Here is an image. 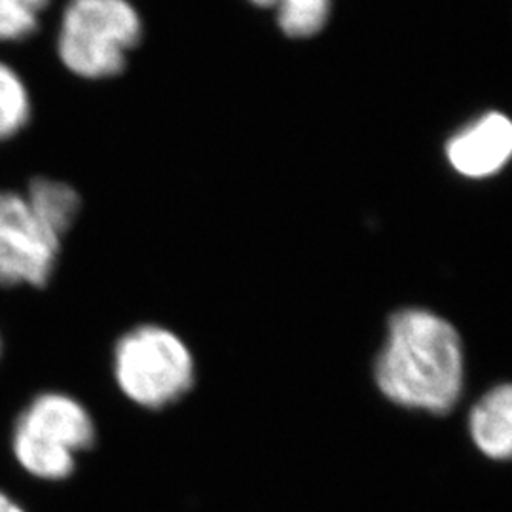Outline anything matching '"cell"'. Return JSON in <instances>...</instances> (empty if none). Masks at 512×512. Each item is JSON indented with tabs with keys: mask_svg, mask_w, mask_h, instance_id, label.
<instances>
[{
	"mask_svg": "<svg viewBox=\"0 0 512 512\" xmlns=\"http://www.w3.org/2000/svg\"><path fill=\"white\" fill-rule=\"evenodd\" d=\"M463 346L458 330L437 313L397 311L378 355L374 376L391 403L446 414L463 389Z\"/></svg>",
	"mask_w": 512,
	"mask_h": 512,
	"instance_id": "1",
	"label": "cell"
},
{
	"mask_svg": "<svg viewBox=\"0 0 512 512\" xmlns=\"http://www.w3.org/2000/svg\"><path fill=\"white\" fill-rule=\"evenodd\" d=\"M110 365L124 399L148 412H162L184 401L198 378L188 342L160 323H139L122 332L114 342Z\"/></svg>",
	"mask_w": 512,
	"mask_h": 512,
	"instance_id": "2",
	"label": "cell"
},
{
	"mask_svg": "<svg viewBox=\"0 0 512 512\" xmlns=\"http://www.w3.org/2000/svg\"><path fill=\"white\" fill-rule=\"evenodd\" d=\"M143 37L145 21L131 0H69L59 18L55 54L67 73L101 82L126 71Z\"/></svg>",
	"mask_w": 512,
	"mask_h": 512,
	"instance_id": "3",
	"label": "cell"
},
{
	"mask_svg": "<svg viewBox=\"0 0 512 512\" xmlns=\"http://www.w3.org/2000/svg\"><path fill=\"white\" fill-rule=\"evenodd\" d=\"M97 442L90 408L65 391H42L23 406L12 427V456L33 478L59 482L71 478L78 456Z\"/></svg>",
	"mask_w": 512,
	"mask_h": 512,
	"instance_id": "4",
	"label": "cell"
},
{
	"mask_svg": "<svg viewBox=\"0 0 512 512\" xmlns=\"http://www.w3.org/2000/svg\"><path fill=\"white\" fill-rule=\"evenodd\" d=\"M61 249L63 239L42 224L23 192L0 188V287L44 289Z\"/></svg>",
	"mask_w": 512,
	"mask_h": 512,
	"instance_id": "5",
	"label": "cell"
},
{
	"mask_svg": "<svg viewBox=\"0 0 512 512\" xmlns=\"http://www.w3.org/2000/svg\"><path fill=\"white\" fill-rule=\"evenodd\" d=\"M446 158L467 179L499 173L512 160L511 118L501 112L482 114L450 137Z\"/></svg>",
	"mask_w": 512,
	"mask_h": 512,
	"instance_id": "6",
	"label": "cell"
},
{
	"mask_svg": "<svg viewBox=\"0 0 512 512\" xmlns=\"http://www.w3.org/2000/svg\"><path fill=\"white\" fill-rule=\"evenodd\" d=\"M469 433L486 458L512 461V384L497 385L473 406Z\"/></svg>",
	"mask_w": 512,
	"mask_h": 512,
	"instance_id": "7",
	"label": "cell"
},
{
	"mask_svg": "<svg viewBox=\"0 0 512 512\" xmlns=\"http://www.w3.org/2000/svg\"><path fill=\"white\" fill-rule=\"evenodd\" d=\"M23 196L42 224L59 239L69 236L84 209V200L76 186L46 175L33 177Z\"/></svg>",
	"mask_w": 512,
	"mask_h": 512,
	"instance_id": "8",
	"label": "cell"
},
{
	"mask_svg": "<svg viewBox=\"0 0 512 512\" xmlns=\"http://www.w3.org/2000/svg\"><path fill=\"white\" fill-rule=\"evenodd\" d=\"M256 8L274 10L279 29L291 38H311L327 25L332 0H249Z\"/></svg>",
	"mask_w": 512,
	"mask_h": 512,
	"instance_id": "9",
	"label": "cell"
},
{
	"mask_svg": "<svg viewBox=\"0 0 512 512\" xmlns=\"http://www.w3.org/2000/svg\"><path fill=\"white\" fill-rule=\"evenodd\" d=\"M33 118V97L25 78L0 59V143L23 133Z\"/></svg>",
	"mask_w": 512,
	"mask_h": 512,
	"instance_id": "10",
	"label": "cell"
},
{
	"mask_svg": "<svg viewBox=\"0 0 512 512\" xmlns=\"http://www.w3.org/2000/svg\"><path fill=\"white\" fill-rule=\"evenodd\" d=\"M52 0H0V44H18L37 35Z\"/></svg>",
	"mask_w": 512,
	"mask_h": 512,
	"instance_id": "11",
	"label": "cell"
},
{
	"mask_svg": "<svg viewBox=\"0 0 512 512\" xmlns=\"http://www.w3.org/2000/svg\"><path fill=\"white\" fill-rule=\"evenodd\" d=\"M0 512H27L16 499H12L10 495L0 492Z\"/></svg>",
	"mask_w": 512,
	"mask_h": 512,
	"instance_id": "12",
	"label": "cell"
},
{
	"mask_svg": "<svg viewBox=\"0 0 512 512\" xmlns=\"http://www.w3.org/2000/svg\"><path fill=\"white\" fill-rule=\"evenodd\" d=\"M0 355H2V336H0Z\"/></svg>",
	"mask_w": 512,
	"mask_h": 512,
	"instance_id": "13",
	"label": "cell"
}]
</instances>
